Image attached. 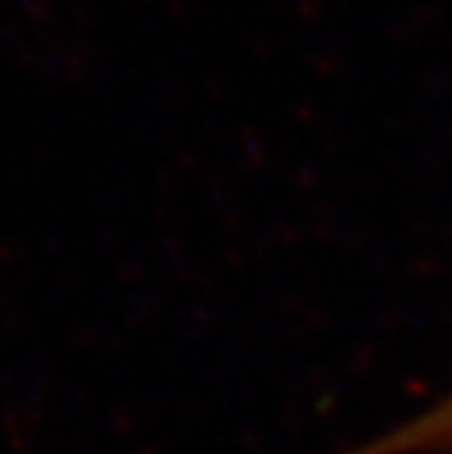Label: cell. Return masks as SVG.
Returning <instances> with one entry per match:
<instances>
[{
  "label": "cell",
  "mask_w": 452,
  "mask_h": 454,
  "mask_svg": "<svg viewBox=\"0 0 452 454\" xmlns=\"http://www.w3.org/2000/svg\"><path fill=\"white\" fill-rule=\"evenodd\" d=\"M344 454H452V390L415 419Z\"/></svg>",
  "instance_id": "obj_1"
}]
</instances>
